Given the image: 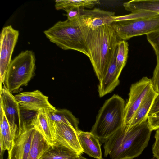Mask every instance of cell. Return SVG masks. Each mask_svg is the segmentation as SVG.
I'll list each match as a JSON object with an SVG mask.
<instances>
[{"instance_id":"cell-32","label":"cell","mask_w":159,"mask_h":159,"mask_svg":"<svg viewBox=\"0 0 159 159\" xmlns=\"http://www.w3.org/2000/svg\"><path fill=\"white\" fill-rule=\"evenodd\" d=\"M159 111V93L155 98L148 115Z\"/></svg>"},{"instance_id":"cell-29","label":"cell","mask_w":159,"mask_h":159,"mask_svg":"<svg viewBox=\"0 0 159 159\" xmlns=\"http://www.w3.org/2000/svg\"><path fill=\"white\" fill-rule=\"evenodd\" d=\"M152 88L157 93H159V59H157V64L153 76L151 79Z\"/></svg>"},{"instance_id":"cell-19","label":"cell","mask_w":159,"mask_h":159,"mask_svg":"<svg viewBox=\"0 0 159 159\" xmlns=\"http://www.w3.org/2000/svg\"><path fill=\"white\" fill-rule=\"evenodd\" d=\"M0 116V149L8 151L13 143L17 132L10 125L3 110Z\"/></svg>"},{"instance_id":"cell-20","label":"cell","mask_w":159,"mask_h":159,"mask_svg":"<svg viewBox=\"0 0 159 159\" xmlns=\"http://www.w3.org/2000/svg\"><path fill=\"white\" fill-rule=\"evenodd\" d=\"M125 9L131 13L147 11L159 14V0H133L125 2Z\"/></svg>"},{"instance_id":"cell-1","label":"cell","mask_w":159,"mask_h":159,"mask_svg":"<svg viewBox=\"0 0 159 159\" xmlns=\"http://www.w3.org/2000/svg\"><path fill=\"white\" fill-rule=\"evenodd\" d=\"M152 131L147 120L133 126L123 125L105 140L104 155L110 159H132L147 147Z\"/></svg>"},{"instance_id":"cell-2","label":"cell","mask_w":159,"mask_h":159,"mask_svg":"<svg viewBox=\"0 0 159 159\" xmlns=\"http://www.w3.org/2000/svg\"><path fill=\"white\" fill-rule=\"evenodd\" d=\"M119 41L111 25L89 29L86 47L99 80L107 72L117 49Z\"/></svg>"},{"instance_id":"cell-21","label":"cell","mask_w":159,"mask_h":159,"mask_svg":"<svg viewBox=\"0 0 159 159\" xmlns=\"http://www.w3.org/2000/svg\"><path fill=\"white\" fill-rule=\"evenodd\" d=\"M47 112L52 121L68 125L77 130L79 129V120L69 110L64 109H56L55 110H47Z\"/></svg>"},{"instance_id":"cell-34","label":"cell","mask_w":159,"mask_h":159,"mask_svg":"<svg viewBox=\"0 0 159 159\" xmlns=\"http://www.w3.org/2000/svg\"><path fill=\"white\" fill-rule=\"evenodd\" d=\"M78 159H87L86 158L83 157L82 156H81Z\"/></svg>"},{"instance_id":"cell-36","label":"cell","mask_w":159,"mask_h":159,"mask_svg":"<svg viewBox=\"0 0 159 159\" xmlns=\"http://www.w3.org/2000/svg\"><path fill=\"white\" fill-rule=\"evenodd\" d=\"M102 159H104L102 158Z\"/></svg>"},{"instance_id":"cell-27","label":"cell","mask_w":159,"mask_h":159,"mask_svg":"<svg viewBox=\"0 0 159 159\" xmlns=\"http://www.w3.org/2000/svg\"><path fill=\"white\" fill-rule=\"evenodd\" d=\"M146 36L155 52L157 59H159V30L147 35Z\"/></svg>"},{"instance_id":"cell-13","label":"cell","mask_w":159,"mask_h":159,"mask_svg":"<svg viewBox=\"0 0 159 159\" xmlns=\"http://www.w3.org/2000/svg\"><path fill=\"white\" fill-rule=\"evenodd\" d=\"M114 12L94 8L82 9L80 19L89 29H94L102 25H111L113 22Z\"/></svg>"},{"instance_id":"cell-7","label":"cell","mask_w":159,"mask_h":159,"mask_svg":"<svg viewBox=\"0 0 159 159\" xmlns=\"http://www.w3.org/2000/svg\"><path fill=\"white\" fill-rule=\"evenodd\" d=\"M152 88L151 79L147 77H143L131 85L125 107L123 125H129L138 108Z\"/></svg>"},{"instance_id":"cell-3","label":"cell","mask_w":159,"mask_h":159,"mask_svg":"<svg viewBox=\"0 0 159 159\" xmlns=\"http://www.w3.org/2000/svg\"><path fill=\"white\" fill-rule=\"evenodd\" d=\"M89 28L80 18L74 21H59L44 31L49 41L64 50L79 52L89 57L86 41Z\"/></svg>"},{"instance_id":"cell-17","label":"cell","mask_w":159,"mask_h":159,"mask_svg":"<svg viewBox=\"0 0 159 159\" xmlns=\"http://www.w3.org/2000/svg\"><path fill=\"white\" fill-rule=\"evenodd\" d=\"M158 94L153 88L151 89L138 108L129 126L138 125L147 120L149 112Z\"/></svg>"},{"instance_id":"cell-4","label":"cell","mask_w":159,"mask_h":159,"mask_svg":"<svg viewBox=\"0 0 159 159\" xmlns=\"http://www.w3.org/2000/svg\"><path fill=\"white\" fill-rule=\"evenodd\" d=\"M125 105L121 97L114 94L99 110L90 132L98 138L101 145L123 125Z\"/></svg>"},{"instance_id":"cell-8","label":"cell","mask_w":159,"mask_h":159,"mask_svg":"<svg viewBox=\"0 0 159 159\" xmlns=\"http://www.w3.org/2000/svg\"><path fill=\"white\" fill-rule=\"evenodd\" d=\"M19 31L11 25L4 27L0 34V74L1 83H4L6 72L11 60L14 48L18 41Z\"/></svg>"},{"instance_id":"cell-33","label":"cell","mask_w":159,"mask_h":159,"mask_svg":"<svg viewBox=\"0 0 159 159\" xmlns=\"http://www.w3.org/2000/svg\"><path fill=\"white\" fill-rule=\"evenodd\" d=\"M5 151L0 149V159H3V155Z\"/></svg>"},{"instance_id":"cell-35","label":"cell","mask_w":159,"mask_h":159,"mask_svg":"<svg viewBox=\"0 0 159 159\" xmlns=\"http://www.w3.org/2000/svg\"></svg>"},{"instance_id":"cell-12","label":"cell","mask_w":159,"mask_h":159,"mask_svg":"<svg viewBox=\"0 0 159 159\" xmlns=\"http://www.w3.org/2000/svg\"><path fill=\"white\" fill-rule=\"evenodd\" d=\"M14 96L20 107L26 110L37 111L56 110L49 102L48 97L38 90L22 92Z\"/></svg>"},{"instance_id":"cell-14","label":"cell","mask_w":159,"mask_h":159,"mask_svg":"<svg viewBox=\"0 0 159 159\" xmlns=\"http://www.w3.org/2000/svg\"><path fill=\"white\" fill-rule=\"evenodd\" d=\"M117 51V48L107 72L99 80L98 87L100 97L112 92L119 84V78L121 72L118 70L116 65Z\"/></svg>"},{"instance_id":"cell-16","label":"cell","mask_w":159,"mask_h":159,"mask_svg":"<svg viewBox=\"0 0 159 159\" xmlns=\"http://www.w3.org/2000/svg\"><path fill=\"white\" fill-rule=\"evenodd\" d=\"M47 111L43 110L38 111L37 116L33 123V126L42 134L48 144L52 146L54 141L52 121Z\"/></svg>"},{"instance_id":"cell-24","label":"cell","mask_w":159,"mask_h":159,"mask_svg":"<svg viewBox=\"0 0 159 159\" xmlns=\"http://www.w3.org/2000/svg\"><path fill=\"white\" fill-rule=\"evenodd\" d=\"M128 51V43L125 40H119L117 44L116 65L117 69L121 72L126 64Z\"/></svg>"},{"instance_id":"cell-18","label":"cell","mask_w":159,"mask_h":159,"mask_svg":"<svg viewBox=\"0 0 159 159\" xmlns=\"http://www.w3.org/2000/svg\"><path fill=\"white\" fill-rule=\"evenodd\" d=\"M82 156L60 145L51 146L39 159H78Z\"/></svg>"},{"instance_id":"cell-30","label":"cell","mask_w":159,"mask_h":159,"mask_svg":"<svg viewBox=\"0 0 159 159\" xmlns=\"http://www.w3.org/2000/svg\"><path fill=\"white\" fill-rule=\"evenodd\" d=\"M147 121L152 131L159 129V111L148 115Z\"/></svg>"},{"instance_id":"cell-25","label":"cell","mask_w":159,"mask_h":159,"mask_svg":"<svg viewBox=\"0 0 159 159\" xmlns=\"http://www.w3.org/2000/svg\"><path fill=\"white\" fill-rule=\"evenodd\" d=\"M157 14V13L149 11H138L131 13L129 14L123 16H115L113 17V22L149 17L154 16Z\"/></svg>"},{"instance_id":"cell-10","label":"cell","mask_w":159,"mask_h":159,"mask_svg":"<svg viewBox=\"0 0 159 159\" xmlns=\"http://www.w3.org/2000/svg\"><path fill=\"white\" fill-rule=\"evenodd\" d=\"M52 121L54 138L53 145H62L81 155L83 152L77 130L68 125Z\"/></svg>"},{"instance_id":"cell-11","label":"cell","mask_w":159,"mask_h":159,"mask_svg":"<svg viewBox=\"0 0 159 159\" xmlns=\"http://www.w3.org/2000/svg\"><path fill=\"white\" fill-rule=\"evenodd\" d=\"M0 105L10 125L17 132L21 125L20 107L4 84L3 87L1 85Z\"/></svg>"},{"instance_id":"cell-28","label":"cell","mask_w":159,"mask_h":159,"mask_svg":"<svg viewBox=\"0 0 159 159\" xmlns=\"http://www.w3.org/2000/svg\"><path fill=\"white\" fill-rule=\"evenodd\" d=\"M76 7H68L63 10L66 12L64 15L67 16V20L70 21L77 20L80 18L82 9Z\"/></svg>"},{"instance_id":"cell-15","label":"cell","mask_w":159,"mask_h":159,"mask_svg":"<svg viewBox=\"0 0 159 159\" xmlns=\"http://www.w3.org/2000/svg\"><path fill=\"white\" fill-rule=\"evenodd\" d=\"M79 140L83 152L96 159H102L99 140L90 132L77 130Z\"/></svg>"},{"instance_id":"cell-23","label":"cell","mask_w":159,"mask_h":159,"mask_svg":"<svg viewBox=\"0 0 159 159\" xmlns=\"http://www.w3.org/2000/svg\"><path fill=\"white\" fill-rule=\"evenodd\" d=\"M98 0H57L55 1V7L56 10L63 9L68 7H76L80 8H91L95 5L100 4Z\"/></svg>"},{"instance_id":"cell-5","label":"cell","mask_w":159,"mask_h":159,"mask_svg":"<svg viewBox=\"0 0 159 159\" xmlns=\"http://www.w3.org/2000/svg\"><path fill=\"white\" fill-rule=\"evenodd\" d=\"M35 57L30 50L21 52L11 60L3 84L12 93H18L22 86H26L35 75Z\"/></svg>"},{"instance_id":"cell-31","label":"cell","mask_w":159,"mask_h":159,"mask_svg":"<svg viewBox=\"0 0 159 159\" xmlns=\"http://www.w3.org/2000/svg\"><path fill=\"white\" fill-rule=\"evenodd\" d=\"M154 138L155 141L152 146V152L154 158L159 159V129L156 130Z\"/></svg>"},{"instance_id":"cell-6","label":"cell","mask_w":159,"mask_h":159,"mask_svg":"<svg viewBox=\"0 0 159 159\" xmlns=\"http://www.w3.org/2000/svg\"><path fill=\"white\" fill-rule=\"evenodd\" d=\"M119 40L147 35L159 30V14L149 17L115 21L111 24Z\"/></svg>"},{"instance_id":"cell-22","label":"cell","mask_w":159,"mask_h":159,"mask_svg":"<svg viewBox=\"0 0 159 159\" xmlns=\"http://www.w3.org/2000/svg\"><path fill=\"white\" fill-rule=\"evenodd\" d=\"M50 146L42 134L36 130L27 159H39Z\"/></svg>"},{"instance_id":"cell-9","label":"cell","mask_w":159,"mask_h":159,"mask_svg":"<svg viewBox=\"0 0 159 159\" xmlns=\"http://www.w3.org/2000/svg\"><path fill=\"white\" fill-rule=\"evenodd\" d=\"M36 129L21 125L8 152L7 159H27Z\"/></svg>"},{"instance_id":"cell-26","label":"cell","mask_w":159,"mask_h":159,"mask_svg":"<svg viewBox=\"0 0 159 159\" xmlns=\"http://www.w3.org/2000/svg\"><path fill=\"white\" fill-rule=\"evenodd\" d=\"M38 112L37 111L27 110L20 107L21 125L33 126V123Z\"/></svg>"}]
</instances>
